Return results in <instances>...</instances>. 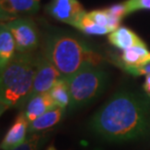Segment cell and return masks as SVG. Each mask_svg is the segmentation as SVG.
<instances>
[{"instance_id":"obj_1","label":"cell","mask_w":150,"mask_h":150,"mask_svg":"<svg viewBox=\"0 0 150 150\" xmlns=\"http://www.w3.org/2000/svg\"><path fill=\"white\" fill-rule=\"evenodd\" d=\"M89 126L109 142L143 139L150 136V101L140 95L119 92L93 115Z\"/></svg>"},{"instance_id":"obj_2","label":"cell","mask_w":150,"mask_h":150,"mask_svg":"<svg viewBox=\"0 0 150 150\" xmlns=\"http://www.w3.org/2000/svg\"><path fill=\"white\" fill-rule=\"evenodd\" d=\"M42 53L65 80L83 68L98 67L103 59L85 42L64 34L50 35L46 39Z\"/></svg>"},{"instance_id":"obj_3","label":"cell","mask_w":150,"mask_h":150,"mask_svg":"<svg viewBox=\"0 0 150 150\" xmlns=\"http://www.w3.org/2000/svg\"><path fill=\"white\" fill-rule=\"evenodd\" d=\"M37 56L19 53L1 69L0 113L17 108L30 98L36 69Z\"/></svg>"},{"instance_id":"obj_4","label":"cell","mask_w":150,"mask_h":150,"mask_svg":"<svg viewBox=\"0 0 150 150\" xmlns=\"http://www.w3.org/2000/svg\"><path fill=\"white\" fill-rule=\"evenodd\" d=\"M70 94V110L91 103L105 88L107 74L98 67L83 68L67 80Z\"/></svg>"},{"instance_id":"obj_5","label":"cell","mask_w":150,"mask_h":150,"mask_svg":"<svg viewBox=\"0 0 150 150\" xmlns=\"http://www.w3.org/2000/svg\"><path fill=\"white\" fill-rule=\"evenodd\" d=\"M15 38L17 52L32 53L39 45V32L34 22L23 17L5 23Z\"/></svg>"},{"instance_id":"obj_6","label":"cell","mask_w":150,"mask_h":150,"mask_svg":"<svg viewBox=\"0 0 150 150\" xmlns=\"http://www.w3.org/2000/svg\"><path fill=\"white\" fill-rule=\"evenodd\" d=\"M61 78V74L49 59L43 53L38 55L31 96L49 93Z\"/></svg>"},{"instance_id":"obj_7","label":"cell","mask_w":150,"mask_h":150,"mask_svg":"<svg viewBox=\"0 0 150 150\" xmlns=\"http://www.w3.org/2000/svg\"><path fill=\"white\" fill-rule=\"evenodd\" d=\"M46 11L57 21L74 28L80 18L86 13L78 0H52L46 6Z\"/></svg>"},{"instance_id":"obj_8","label":"cell","mask_w":150,"mask_h":150,"mask_svg":"<svg viewBox=\"0 0 150 150\" xmlns=\"http://www.w3.org/2000/svg\"><path fill=\"white\" fill-rule=\"evenodd\" d=\"M0 7L1 22L7 23L35 14L40 8V0H0Z\"/></svg>"},{"instance_id":"obj_9","label":"cell","mask_w":150,"mask_h":150,"mask_svg":"<svg viewBox=\"0 0 150 150\" xmlns=\"http://www.w3.org/2000/svg\"><path fill=\"white\" fill-rule=\"evenodd\" d=\"M117 64L122 69L133 74L139 68L150 64V51L146 45H137L123 50Z\"/></svg>"},{"instance_id":"obj_10","label":"cell","mask_w":150,"mask_h":150,"mask_svg":"<svg viewBox=\"0 0 150 150\" xmlns=\"http://www.w3.org/2000/svg\"><path fill=\"white\" fill-rule=\"evenodd\" d=\"M29 122L26 119L25 112H21L19 115L16 117L15 121L10 127V129L5 134L1 142L2 150H14L19 147L21 144H23L28 139Z\"/></svg>"},{"instance_id":"obj_11","label":"cell","mask_w":150,"mask_h":150,"mask_svg":"<svg viewBox=\"0 0 150 150\" xmlns=\"http://www.w3.org/2000/svg\"><path fill=\"white\" fill-rule=\"evenodd\" d=\"M56 105L57 104L53 98L51 97L50 93L38 94L31 96L28 98L25 110L23 112H25L26 119L30 123Z\"/></svg>"},{"instance_id":"obj_12","label":"cell","mask_w":150,"mask_h":150,"mask_svg":"<svg viewBox=\"0 0 150 150\" xmlns=\"http://www.w3.org/2000/svg\"><path fill=\"white\" fill-rule=\"evenodd\" d=\"M64 110V108L59 105H56L52 109L48 110L43 115H41L37 119H35L34 121L29 123L28 133H41V132H45L54 127V126H56L62 119Z\"/></svg>"},{"instance_id":"obj_13","label":"cell","mask_w":150,"mask_h":150,"mask_svg":"<svg viewBox=\"0 0 150 150\" xmlns=\"http://www.w3.org/2000/svg\"><path fill=\"white\" fill-rule=\"evenodd\" d=\"M108 41L114 47L122 51L137 45H145L139 35L125 26H120L114 31L110 32L108 34Z\"/></svg>"},{"instance_id":"obj_14","label":"cell","mask_w":150,"mask_h":150,"mask_svg":"<svg viewBox=\"0 0 150 150\" xmlns=\"http://www.w3.org/2000/svg\"><path fill=\"white\" fill-rule=\"evenodd\" d=\"M17 54V45L15 38L6 25L1 23L0 28V68L3 69Z\"/></svg>"},{"instance_id":"obj_15","label":"cell","mask_w":150,"mask_h":150,"mask_svg":"<svg viewBox=\"0 0 150 150\" xmlns=\"http://www.w3.org/2000/svg\"><path fill=\"white\" fill-rule=\"evenodd\" d=\"M51 97L55 100L57 105L62 107V108H67L69 107L70 104V94L69 89H68L67 81L65 79L61 78L58 82H57L51 91L49 92Z\"/></svg>"},{"instance_id":"obj_16","label":"cell","mask_w":150,"mask_h":150,"mask_svg":"<svg viewBox=\"0 0 150 150\" xmlns=\"http://www.w3.org/2000/svg\"><path fill=\"white\" fill-rule=\"evenodd\" d=\"M87 14H88V16L93 21H95L100 25L104 26L107 29H109L110 32H112L115 29L120 28L119 25L120 23H121V20L117 19V18L113 17L112 15H110L106 9H104V10H94Z\"/></svg>"},{"instance_id":"obj_17","label":"cell","mask_w":150,"mask_h":150,"mask_svg":"<svg viewBox=\"0 0 150 150\" xmlns=\"http://www.w3.org/2000/svg\"><path fill=\"white\" fill-rule=\"evenodd\" d=\"M75 28L79 29L83 33L88 35H105L110 33L109 29L100 25L95 21H93L88 16L87 12L80 18V20L75 25Z\"/></svg>"},{"instance_id":"obj_18","label":"cell","mask_w":150,"mask_h":150,"mask_svg":"<svg viewBox=\"0 0 150 150\" xmlns=\"http://www.w3.org/2000/svg\"><path fill=\"white\" fill-rule=\"evenodd\" d=\"M50 133L47 131L41 133L30 134L25 142L14 150H39L47 142Z\"/></svg>"},{"instance_id":"obj_19","label":"cell","mask_w":150,"mask_h":150,"mask_svg":"<svg viewBox=\"0 0 150 150\" xmlns=\"http://www.w3.org/2000/svg\"><path fill=\"white\" fill-rule=\"evenodd\" d=\"M123 3L127 16L139 10H150V0H126Z\"/></svg>"},{"instance_id":"obj_20","label":"cell","mask_w":150,"mask_h":150,"mask_svg":"<svg viewBox=\"0 0 150 150\" xmlns=\"http://www.w3.org/2000/svg\"><path fill=\"white\" fill-rule=\"evenodd\" d=\"M106 10L109 12L110 15H112L113 17H115L121 21L125 16H127V14H126V7L124 5V3H119V4L112 5L111 7L107 8Z\"/></svg>"},{"instance_id":"obj_21","label":"cell","mask_w":150,"mask_h":150,"mask_svg":"<svg viewBox=\"0 0 150 150\" xmlns=\"http://www.w3.org/2000/svg\"><path fill=\"white\" fill-rule=\"evenodd\" d=\"M143 90H144L146 96L150 98V73L146 74L144 83H143Z\"/></svg>"},{"instance_id":"obj_22","label":"cell","mask_w":150,"mask_h":150,"mask_svg":"<svg viewBox=\"0 0 150 150\" xmlns=\"http://www.w3.org/2000/svg\"><path fill=\"white\" fill-rule=\"evenodd\" d=\"M47 150H58V149H56V147L54 145H51L47 148Z\"/></svg>"}]
</instances>
